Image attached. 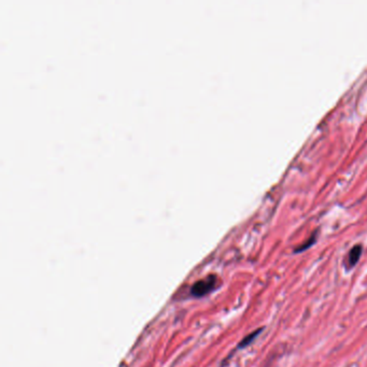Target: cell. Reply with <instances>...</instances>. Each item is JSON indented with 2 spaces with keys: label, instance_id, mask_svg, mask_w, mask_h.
I'll return each instance as SVG.
<instances>
[{
  "label": "cell",
  "instance_id": "6da1fadb",
  "mask_svg": "<svg viewBox=\"0 0 367 367\" xmlns=\"http://www.w3.org/2000/svg\"><path fill=\"white\" fill-rule=\"evenodd\" d=\"M216 284H217V277L209 276L208 278H205L203 280H200L194 283V285L192 287V294L196 297L205 296L216 288Z\"/></svg>",
  "mask_w": 367,
  "mask_h": 367
},
{
  "label": "cell",
  "instance_id": "7a4b0ae2",
  "mask_svg": "<svg viewBox=\"0 0 367 367\" xmlns=\"http://www.w3.org/2000/svg\"><path fill=\"white\" fill-rule=\"evenodd\" d=\"M362 252H363V248L361 245H355L353 248L351 249L348 253V259H347V269H351L353 268L356 264L358 263L359 259L362 256Z\"/></svg>",
  "mask_w": 367,
  "mask_h": 367
},
{
  "label": "cell",
  "instance_id": "3957f363",
  "mask_svg": "<svg viewBox=\"0 0 367 367\" xmlns=\"http://www.w3.org/2000/svg\"><path fill=\"white\" fill-rule=\"evenodd\" d=\"M264 331V327H260L258 329H255V331H253L252 333H250L249 335H247L244 339H242L239 344H238V349H242V348H246L248 347L249 344H251L258 337L260 336V334Z\"/></svg>",
  "mask_w": 367,
  "mask_h": 367
},
{
  "label": "cell",
  "instance_id": "277c9868",
  "mask_svg": "<svg viewBox=\"0 0 367 367\" xmlns=\"http://www.w3.org/2000/svg\"><path fill=\"white\" fill-rule=\"evenodd\" d=\"M317 236H318V232H315L314 234L311 235V237L309 239H308L306 242H304L302 246H299L298 248L295 249L294 253H302L305 250H307V249H309L311 246H313L315 240H317Z\"/></svg>",
  "mask_w": 367,
  "mask_h": 367
}]
</instances>
